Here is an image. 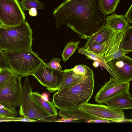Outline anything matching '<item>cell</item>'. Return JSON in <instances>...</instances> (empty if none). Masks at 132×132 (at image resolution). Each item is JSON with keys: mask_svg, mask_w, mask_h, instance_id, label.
Returning a JSON list of instances; mask_svg holds the SVG:
<instances>
[{"mask_svg": "<svg viewBox=\"0 0 132 132\" xmlns=\"http://www.w3.org/2000/svg\"><path fill=\"white\" fill-rule=\"evenodd\" d=\"M42 65L32 75L39 83L51 93L59 90L63 78L65 70L59 71Z\"/></svg>", "mask_w": 132, "mask_h": 132, "instance_id": "obj_9", "label": "cell"}, {"mask_svg": "<svg viewBox=\"0 0 132 132\" xmlns=\"http://www.w3.org/2000/svg\"><path fill=\"white\" fill-rule=\"evenodd\" d=\"M3 26L2 23H1V22L0 21V26Z\"/></svg>", "mask_w": 132, "mask_h": 132, "instance_id": "obj_37", "label": "cell"}, {"mask_svg": "<svg viewBox=\"0 0 132 132\" xmlns=\"http://www.w3.org/2000/svg\"><path fill=\"white\" fill-rule=\"evenodd\" d=\"M61 61L60 59L53 57L49 63H45V65L47 66L54 69L61 71L62 68L60 64Z\"/></svg>", "mask_w": 132, "mask_h": 132, "instance_id": "obj_27", "label": "cell"}, {"mask_svg": "<svg viewBox=\"0 0 132 132\" xmlns=\"http://www.w3.org/2000/svg\"><path fill=\"white\" fill-rule=\"evenodd\" d=\"M119 49L127 54L132 51V27L129 26L123 32Z\"/></svg>", "mask_w": 132, "mask_h": 132, "instance_id": "obj_19", "label": "cell"}, {"mask_svg": "<svg viewBox=\"0 0 132 132\" xmlns=\"http://www.w3.org/2000/svg\"><path fill=\"white\" fill-rule=\"evenodd\" d=\"M104 103L121 110L131 109L132 96L129 91H127L107 100Z\"/></svg>", "mask_w": 132, "mask_h": 132, "instance_id": "obj_14", "label": "cell"}, {"mask_svg": "<svg viewBox=\"0 0 132 132\" xmlns=\"http://www.w3.org/2000/svg\"><path fill=\"white\" fill-rule=\"evenodd\" d=\"M78 53L86 55L88 59L92 60L98 62L100 65L105 69L110 74L112 77L119 79V78L113 72L110 68L108 63L103 59L102 57L100 55L92 53L86 48L82 47L79 48Z\"/></svg>", "mask_w": 132, "mask_h": 132, "instance_id": "obj_17", "label": "cell"}, {"mask_svg": "<svg viewBox=\"0 0 132 132\" xmlns=\"http://www.w3.org/2000/svg\"><path fill=\"white\" fill-rule=\"evenodd\" d=\"M100 11L106 16L114 13L120 0H97Z\"/></svg>", "mask_w": 132, "mask_h": 132, "instance_id": "obj_21", "label": "cell"}, {"mask_svg": "<svg viewBox=\"0 0 132 132\" xmlns=\"http://www.w3.org/2000/svg\"><path fill=\"white\" fill-rule=\"evenodd\" d=\"M80 41L68 42L65 46L62 54V58L66 62L78 47Z\"/></svg>", "mask_w": 132, "mask_h": 132, "instance_id": "obj_22", "label": "cell"}, {"mask_svg": "<svg viewBox=\"0 0 132 132\" xmlns=\"http://www.w3.org/2000/svg\"><path fill=\"white\" fill-rule=\"evenodd\" d=\"M38 121L37 120H35L30 119L29 118L21 117V118L18 121L24 122H36Z\"/></svg>", "mask_w": 132, "mask_h": 132, "instance_id": "obj_33", "label": "cell"}, {"mask_svg": "<svg viewBox=\"0 0 132 132\" xmlns=\"http://www.w3.org/2000/svg\"><path fill=\"white\" fill-rule=\"evenodd\" d=\"M94 87L93 72L89 67L76 83L58 90L54 94L52 102L60 110L79 109L91 98Z\"/></svg>", "mask_w": 132, "mask_h": 132, "instance_id": "obj_2", "label": "cell"}, {"mask_svg": "<svg viewBox=\"0 0 132 132\" xmlns=\"http://www.w3.org/2000/svg\"><path fill=\"white\" fill-rule=\"evenodd\" d=\"M123 32H117L105 25L103 26L88 38L83 47L86 48L90 45L107 42L113 47L118 50Z\"/></svg>", "mask_w": 132, "mask_h": 132, "instance_id": "obj_11", "label": "cell"}, {"mask_svg": "<svg viewBox=\"0 0 132 132\" xmlns=\"http://www.w3.org/2000/svg\"><path fill=\"white\" fill-rule=\"evenodd\" d=\"M21 117H0V122L18 121Z\"/></svg>", "mask_w": 132, "mask_h": 132, "instance_id": "obj_30", "label": "cell"}, {"mask_svg": "<svg viewBox=\"0 0 132 132\" xmlns=\"http://www.w3.org/2000/svg\"><path fill=\"white\" fill-rule=\"evenodd\" d=\"M31 95L35 103L43 112L53 118L57 116V110L52 102L44 101L37 91L32 92Z\"/></svg>", "mask_w": 132, "mask_h": 132, "instance_id": "obj_16", "label": "cell"}, {"mask_svg": "<svg viewBox=\"0 0 132 132\" xmlns=\"http://www.w3.org/2000/svg\"><path fill=\"white\" fill-rule=\"evenodd\" d=\"M97 0H66L54 9L55 26L65 25L79 35L87 40L103 26L105 16L100 10Z\"/></svg>", "mask_w": 132, "mask_h": 132, "instance_id": "obj_1", "label": "cell"}, {"mask_svg": "<svg viewBox=\"0 0 132 132\" xmlns=\"http://www.w3.org/2000/svg\"><path fill=\"white\" fill-rule=\"evenodd\" d=\"M22 77L14 73L0 88V104L12 109L19 105Z\"/></svg>", "mask_w": 132, "mask_h": 132, "instance_id": "obj_8", "label": "cell"}, {"mask_svg": "<svg viewBox=\"0 0 132 132\" xmlns=\"http://www.w3.org/2000/svg\"><path fill=\"white\" fill-rule=\"evenodd\" d=\"M10 70L21 77L32 75L45 63L32 50L16 52L3 51Z\"/></svg>", "mask_w": 132, "mask_h": 132, "instance_id": "obj_4", "label": "cell"}, {"mask_svg": "<svg viewBox=\"0 0 132 132\" xmlns=\"http://www.w3.org/2000/svg\"><path fill=\"white\" fill-rule=\"evenodd\" d=\"M126 53L119 50L105 58L104 60L107 63L111 61L121 58H129L130 57L126 55Z\"/></svg>", "mask_w": 132, "mask_h": 132, "instance_id": "obj_25", "label": "cell"}, {"mask_svg": "<svg viewBox=\"0 0 132 132\" xmlns=\"http://www.w3.org/2000/svg\"><path fill=\"white\" fill-rule=\"evenodd\" d=\"M11 71L2 69L0 72V88L4 85L14 73Z\"/></svg>", "mask_w": 132, "mask_h": 132, "instance_id": "obj_26", "label": "cell"}, {"mask_svg": "<svg viewBox=\"0 0 132 132\" xmlns=\"http://www.w3.org/2000/svg\"><path fill=\"white\" fill-rule=\"evenodd\" d=\"M86 49L92 53L101 55L102 57L103 60L118 51L107 42L90 45Z\"/></svg>", "mask_w": 132, "mask_h": 132, "instance_id": "obj_18", "label": "cell"}, {"mask_svg": "<svg viewBox=\"0 0 132 132\" xmlns=\"http://www.w3.org/2000/svg\"><path fill=\"white\" fill-rule=\"evenodd\" d=\"M29 15L32 16H35L37 14V9L35 8H31L29 11Z\"/></svg>", "mask_w": 132, "mask_h": 132, "instance_id": "obj_34", "label": "cell"}, {"mask_svg": "<svg viewBox=\"0 0 132 132\" xmlns=\"http://www.w3.org/2000/svg\"><path fill=\"white\" fill-rule=\"evenodd\" d=\"M113 72L122 80L129 82L132 80V59L121 58L107 63Z\"/></svg>", "mask_w": 132, "mask_h": 132, "instance_id": "obj_12", "label": "cell"}, {"mask_svg": "<svg viewBox=\"0 0 132 132\" xmlns=\"http://www.w3.org/2000/svg\"><path fill=\"white\" fill-rule=\"evenodd\" d=\"M17 114L15 109H12L0 104V117H15Z\"/></svg>", "mask_w": 132, "mask_h": 132, "instance_id": "obj_24", "label": "cell"}, {"mask_svg": "<svg viewBox=\"0 0 132 132\" xmlns=\"http://www.w3.org/2000/svg\"><path fill=\"white\" fill-rule=\"evenodd\" d=\"M87 122L89 123H100V122H105V123H111L113 122L110 120H107L95 119H92L88 121Z\"/></svg>", "mask_w": 132, "mask_h": 132, "instance_id": "obj_32", "label": "cell"}, {"mask_svg": "<svg viewBox=\"0 0 132 132\" xmlns=\"http://www.w3.org/2000/svg\"><path fill=\"white\" fill-rule=\"evenodd\" d=\"M0 69L10 70L8 61L4 54L3 51L0 49Z\"/></svg>", "mask_w": 132, "mask_h": 132, "instance_id": "obj_28", "label": "cell"}, {"mask_svg": "<svg viewBox=\"0 0 132 132\" xmlns=\"http://www.w3.org/2000/svg\"><path fill=\"white\" fill-rule=\"evenodd\" d=\"M41 96L42 98L44 101H47L49 100L48 97L49 94L46 92L42 93L41 94Z\"/></svg>", "mask_w": 132, "mask_h": 132, "instance_id": "obj_35", "label": "cell"}, {"mask_svg": "<svg viewBox=\"0 0 132 132\" xmlns=\"http://www.w3.org/2000/svg\"><path fill=\"white\" fill-rule=\"evenodd\" d=\"M100 65L99 63L97 61H94L93 63V65L95 68H97Z\"/></svg>", "mask_w": 132, "mask_h": 132, "instance_id": "obj_36", "label": "cell"}, {"mask_svg": "<svg viewBox=\"0 0 132 132\" xmlns=\"http://www.w3.org/2000/svg\"><path fill=\"white\" fill-rule=\"evenodd\" d=\"M32 35L26 21L15 27L0 26V49L9 52L31 50Z\"/></svg>", "mask_w": 132, "mask_h": 132, "instance_id": "obj_3", "label": "cell"}, {"mask_svg": "<svg viewBox=\"0 0 132 132\" xmlns=\"http://www.w3.org/2000/svg\"><path fill=\"white\" fill-rule=\"evenodd\" d=\"M65 70V73L63 78L58 90L75 84L78 81L82 75L75 73L72 71L71 68Z\"/></svg>", "mask_w": 132, "mask_h": 132, "instance_id": "obj_20", "label": "cell"}, {"mask_svg": "<svg viewBox=\"0 0 132 132\" xmlns=\"http://www.w3.org/2000/svg\"><path fill=\"white\" fill-rule=\"evenodd\" d=\"M105 26L118 32H123L130 26L124 15L114 13L106 17Z\"/></svg>", "mask_w": 132, "mask_h": 132, "instance_id": "obj_15", "label": "cell"}, {"mask_svg": "<svg viewBox=\"0 0 132 132\" xmlns=\"http://www.w3.org/2000/svg\"><path fill=\"white\" fill-rule=\"evenodd\" d=\"M25 19V14L17 0H0V21L3 26H17Z\"/></svg>", "mask_w": 132, "mask_h": 132, "instance_id": "obj_7", "label": "cell"}, {"mask_svg": "<svg viewBox=\"0 0 132 132\" xmlns=\"http://www.w3.org/2000/svg\"><path fill=\"white\" fill-rule=\"evenodd\" d=\"M20 5L23 11H29L33 7L39 9L44 8V4L38 0H21Z\"/></svg>", "mask_w": 132, "mask_h": 132, "instance_id": "obj_23", "label": "cell"}, {"mask_svg": "<svg viewBox=\"0 0 132 132\" xmlns=\"http://www.w3.org/2000/svg\"><path fill=\"white\" fill-rule=\"evenodd\" d=\"M59 115L62 118L55 122H87L94 118L80 109L70 110H60Z\"/></svg>", "mask_w": 132, "mask_h": 132, "instance_id": "obj_13", "label": "cell"}, {"mask_svg": "<svg viewBox=\"0 0 132 132\" xmlns=\"http://www.w3.org/2000/svg\"><path fill=\"white\" fill-rule=\"evenodd\" d=\"M125 18L128 22L132 23V4L125 15Z\"/></svg>", "mask_w": 132, "mask_h": 132, "instance_id": "obj_31", "label": "cell"}, {"mask_svg": "<svg viewBox=\"0 0 132 132\" xmlns=\"http://www.w3.org/2000/svg\"><path fill=\"white\" fill-rule=\"evenodd\" d=\"M80 109L95 119L110 120L113 122H132L131 119H125L122 110L114 106L87 103Z\"/></svg>", "mask_w": 132, "mask_h": 132, "instance_id": "obj_6", "label": "cell"}, {"mask_svg": "<svg viewBox=\"0 0 132 132\" xmlns=\"http://www.w3.org/2000/svg\"><path fill=\"white\" fill-rule=\"evenodd\" d=\"M130 85L129 82L110 77L109 80L105 82L96 95L95 101L99 104L104 103L107 100L129 91Z\"/></svg>", "mask_w": 132, "mask_h": 132, "instance_id": "obj_10", "label": "cell"}, {"mask_svg": "<svg viewBox=\"0 0 132 132\" xmlns=\"http://www.w3.org/2000/svg\"><path fill=\"white\" fill-rule=\"evenodd\" d=\"M89 67L85 64H79L75 65L73 68L71 69L75 73L83 75L86 72Z\"/></svg>", "mask_w": 132, "mask_h": 132, "instance_id": "obj_29", "label": "cell"}, {"mask_svg": "<svg viewBox=\"0 0 132 132\" xmlns=\"http://www.w3.org/2000/svg\"><path fill=\"white\" fill-rule=\"evenodd\" d=\"M2 69H0V72L1 71Z\"/></svg>", "mask_w": 132, "mask_h": 132, "instance_id": "obj_38", "label": "cell"}, {"mask_svg": "<svg viewBox=\"0 0 132 132\" xmlns=\"http://www.w3.org/2000/svg\"><path fill=\"white\" fill-rule=\"evenodd\" d=\"M32 87L26 78L22 86L20 100L19 113L23 117L43 121H53V118L43 112L34 102L31 95Z\"/></svg>", "mask_w": 132, "mask_h": 132, "instance_id": "obj_5", "label": "cell"}]
</instances>
